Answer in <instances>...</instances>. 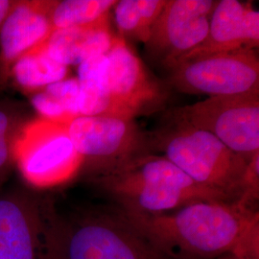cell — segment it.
<instances>
[{
	"instance_id": "cell-12",
	"label": "cell",
	"mask_w": 259,
	"mask_h": 259,
	"mask_svg": "<svg viewBox=\"0 0 259 259\" xmlns=\"http://www.w3.org/2000/svg\"><path fill=\"white\" fill-rule=\"evenodd\" d=\"M258 46V11L254 9L250 2L216 1L205 39L178 64L217 53L256 50Z\"/></svg>"
},
{
	"instance_id": "cell-2",
	"label": "cell",
	"mask_w": 259,
	"mask_h": 259,
	"mask_svg": "<svg viewBox=\"0 0 259 259\" xmlns=\"http://www.w3.org/2000/svg\"><path fill=\"white\" fill-rule=\"evenodd\" d=\"M91 181L127 212L160 215L199 202H235L198 185L164 156L131 158L93 174Z\"/></svg>"
},
{
	"instance_id": "cell-7",
	"label": "cell",
	"mask_w": 259,
	"mask_h": 259,
	"mask_svg": "<svg viewBox=\"0 0 259 259\" xmlns=\"http://www.w3.org/2000/svg\"><path fill=\"white\" fill-rule=\"evenodd\" d=\"M168 83L178 92L208 97L259 91L257 51L217 53L186 60L169 70Z\"/></svg>"
},
{
	"instance_id": "cell-8",
	"label": "cell",
	"mask_w": 259,
	"mask_h": 259,
	"mask_svg": "<svg viewBox=\"0 0 259 259\" xmlns=\"http://www.w3.org/2000/svg\"><path fill=\"white\" fill-rule=\"evenodd\" d=\"M68 133L84 163H90L92 175L148 154L150 148L148 137L134 119L80 115L68 123Z\"/></svg>"
},
{
	"instance_id": "cell-3",
	"label": "cell",
	"mask_w": 259,
	"mask_h": 259,
	"mask_svg": "<svg viewBox=\"0 0 259 259\" xmlns=\"http://www.w3.org/2000/svg\"><path fill=\"white\" fill-rule=\"evenodd\" d=\"M42 259H168L119 207L48 215Z\"/></svg>"
},
{
	"instance_id": "cell-15",
	"label": "cell",
	"mask_w": 259,
	"mask_h": 259,
	"mask_svg": "<svg viewBox=\"0 0 259 259\" xmlns=\"http://www.w3.org/2000/svg\"><path fill=\"white\" fill-rule=\"evenodd\" d=\"M105 54L93 57L78 65L80 115L128 118L113 101L108 90L105 79Z\"/></svg>"
},
{
	"instance_id": "cell-1",
	"label": "cell",
	"mask_w": 259,
	"mask_h": 259,
	"mask_svg": "<svg viewBox=\"0 0 259 259\" xmlns=\"http://www.w3.org/2000/svg\"><path fill=\"white\" fill-rule=\"evenodd\" d=\"M122 210V209H121ZM168 259H259V213L235 202H199L145 215L122 210Z\"/></svg>"
},
{
	"instance_id": "cell-22",
	"label": "cell",
	"mask_w": 259,
	"mask_h": 259,
	"mask_svg": "<svg viewBox=\"0 0 259 259\" xmlns=\"http://www.w3.org/2000/svg\"><path fill=\"white\" fill-rule=\"evenodd\" d=\"M15 1L10 0H0V28L2 26L3 22L8 17L10 12L15 5Z\"/></svg>"
},
{
	"instance_id": "cell-17",
	"label": "cell",
	"mask_w": 259,
	"mask_h": 259,
	"mask_svg": "<svg viewBox=\"0 0 259 259\" xmlns=\"http://www.w3.org/2000/svg\"><path fill=\"white\" fill-rule=\"evenodd\" d=\"M16 83L25 91L38 92L67 77L68 67L48 55L42 45L26 52L11 65Z\"/></svg>"
},
{
	"instance_id": "cell-14",
	"label": "cell",
	"mask_w": 259,
	"mask_h": 259,
	"mask_svg": "<svg viewBox=\"0 0 259 259\" xmlns=\"http://www.w3.org/2000/svg\"><path fill=\"white\" fill-rule=\"evenodd\" d=\"M114 36L110 23L54 29L42 47L51 58L68 67L105 54L110 49Z\"/></svg>"
},
{
	"instance_id": "cell-9",
	"label": "cell",
	"mask_w": 259,
	"mask_h": 259,
	"mask_svg": "<svg viewBox=\"0 0 259 259\" xmlns=\"http://www.w3.org/2000/svg\"><path fill=\"white\" fill-rule=\"evenodd\" d=\"M216 1L166 0L151 30L146 51L168 71L207 36Z\"/></svg>"
},
{
	"instance_id": "cell-11",
	"label": "cell",
	"mask_w": 259,
	"mask_h": 259,
	"mask_svg": "<svg viewBox=\"0 0 259 259\" xmlns=\"http://www.w3.org/2000/svg\"><path fill=\"white\" fill-rule=\"evenodd\" d=\"M48 204L25 193L0 195V259H42Z\"/></svg>"
},
{
	"instance_id": "cell-10",
	"label": "cell",
	"mask_w": 259,
	"mask_h": 259,
	"mask_svg": "<svg viewBox=\"0 0 259 259\" xmlns=\"http://www.w3.org/2000/svg\"><path fill=\"white\" fill-rule=\"evenodd\" d=\"M105 55L108 90L126 117L135 119L148 114L164 103L166 93L163 87L149 73L124 37L115 35Z\"/></svg>"
},
{
	"instance_id": "cell-4",
	"label": "cell",
	"mask_w": 259,
	"mask_h": 259,
	"mask_svg": "<svg viewBox=\"0 0 259 259\" xmlns=\"http://www.w3.org/2000/svg\"><path fill=\"white\" fill-rule=\"evenodd\" d=\"M149 140L150 148L163 152L198 185L238 200L242 176L250 159L234 153L211 134L169 121Z\"/></svg>"
},
{
	"instance_id": "cell-19",
	"label": "cell",
	"mask_w": 259,
	"mask_h": 259,
	"mask_svg": "<svg viewBox=\"0 0 259 259\" xmlns=\"http://www.w3.org/2000/svg\"><path fill=\"white\" fill-rule=\"evenodd\" d=\"M166 0H120L112 8L115 24L122 37L139 42L148 41L154 26Z\"/></svg>"
},
{
	"instance_id": "cell-5",
	"label": "cell",
	"mask_w": 259,
	"mask_h": 259,
	"mask_svg": "<svg viewBox=\"0 0 259 259\" xmlns=\"http://www.w3.org/2000/svg\"><path fill=\"white\" fill-rule=\"evenodd\" d=\"M14 162L29 185L48 189L71 181L84 164L68 124L42 117L20 127L13 145Z\"/></svg>"
},
{
	"instance_id": "cell-23",
	"label": "cell",
	"mask_w": 259,
	"mask_h": 259,
	"mask_svg": "<svg viewBox=\"0 0 259 259\" xmlns=\"http://www.w3.org/2000/svg\"><path fill=\"white\" fill-rule=\"evenodd\" d=\"M218 259H249L245 258V257H241L238 255H235V254H232V253H229V254H225L221 257H219Z\"/></svg>"
},
{
	"instance_id": "cell-20",
	"label": "cell",
	"mask_w": 259,
	"mask_h": 259,
	"mask_svg": "<svg viewBox=\"0 0 259 259\" xmlns=\"http://www.w3.org/2000/svg\"><path fill=\"white\" fill-rule=\"evenodd\" d=\"M19 130L14 112L8 108L0 107V188L15 163L13 145Z\"/></svg>"
},
{
	"instance_id": "cell-16",
	"label": "cell",
	"mask_w": 259,
	"mask_h": 259,
	"mask_svg": "<svg viewBox=\"0 0 259 259\" xmlns=\"http://www.w3.org/2000/svg\"><path fill=\"white\" fill-rule=\"evenodd\" d=\"M80 85L77 78H65L36 92L31 104L47 120L68 124L80 116Z\"/></svg>"
},
{
	"instance_id": "cell-21",
	"label": "cell",
	"mask_w": 259,
	"mask_h": 259,
	"mask_svg": "<svg viewBox=\"0 0 259 259\" xmlns=\"http://www.w3.org/2000/svg\"><path fill=\"white\" fill-rule=\"evenodd\" d=\"M259 199V152H256L248 161V164L242 176L240 194L237 203L255 209Z\"/></svg>"
},
{
	"instance_id": "cell-13",
	"label": "cell",
	"mask_w": 259,
	"mask_h": 259,
	"mask_svg": "<svg viewBox=\"0 0 259 259\" xmlns=\"http://www.w3.org/2000/svg\"><path fill=\"white\" fill-rule=\"evenodd\" d=\"M51 1H17L0 28V58L11 67L19 57L42 45L53 28Z\"/></svg>"
},
{
	"instance_id": "cell-6",
	"label": "cell",
	"mask_w": 259,
	"mask_h": 259,
	"mask_svg": "<svg viewBox=\"0 0 259 259\" xmlns=\"http://www.w3.org/2000/svg\"><path fill=\"white\" fill-rule=\"evenodd\" d=\"M167 120L205 131L248 160L259 152V91L178 107Z\"/></svg>"
},
{
	"instance_id": "cell-18",
	"label": "cell",
	"mask_w": 259,
	"mask_h": 259,
	"mask_svg": "<svg viewBox=\"0 0 259 259\" xmlns=\"http://www.w3.org/2000/svg\"><path fill=\"white\" fill-rule=\"evenodd\" d=\"M116 0L51 1L49 19L53 30L110 23Z\"/></svg>"
}]
</instances>
